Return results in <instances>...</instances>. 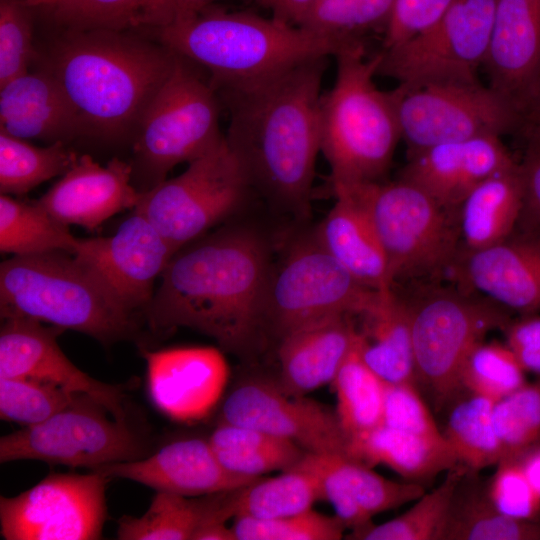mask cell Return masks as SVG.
Here are the masks:
<instances>
[{
	"label": "cell",
	"instance_id": "cell-49",
	"mask_svg": "<svg viewBox=\"0 0 540 540\" xmlns=\"http://www.w3.org/2000/svg\"><path fill=\"white\" fill-rule=\"evenodd\" d=\"M296 466L313 473L319 480L322 499L327 500L335 510V515L346 528L361 529L371 522L369 517L348 493L337 473L331 454L305 453Z\"/></svg>",
	"mask_w": 540,
	"mask_h": 540
},
{
	"label": "cell",
	"instance_id": "cell-42",
	"mask_svg": "<svg viewBox=\"0 0 540 540\" xmlns=\"http://www.w3.org/2000/svg\"><path fill=\"white\" fill-rule=\"evenodd\" d=\"M80 395L41 380L0 377V418L23 427L34 426L70 406Z\"/></svg>",
	"mask_w": 540,
	"mask_h": 540
},
{
	"label": "cell",
	"instance_id": "cell-22",
	"mask_svg": "<svg viewBox=\"0 0 540 540\" xmlns=\"http://www.w3.org/2000/svg\"><path fill=\"white\" fill-rule=\"evenodd\" d=\"M109 478L131 480L156 491L198 497L248 486L261 477L232 473L219 462L208 439L172 441L151 455L101 466Z\"/></svg>",
	"mask_w": 540,
	"mask_h": 540
},
{
	"label": "cell",
	"instance_id": "cell-39",
	"mask_svg": "<svg viewBox=\"0 0 540 540\" xmlns=\"http://www.w3.org/2000/svg\"><path fill=\"white\" fill-rule=\"evenodd\" d=\"M467 467L457 464L447 471L443 482L416 499L403 514L379 525L372 523L353 530L352 539L439 540L454 491Z\"/></svg>",
	"mask_w": 540,
	"mask_h": 540
},
{
	"label": "cell",
	"instance_id": "cell-3",
	"mask_svg": "<svg viewBox=\"0 0 540 540\" xmlns=\"http://www.w3.org/2000/svg\"><path fill=\"white\" fill-rule=\"evenodd\" d=\"M178 55L136 31L61 30L37 60L57 80L85 134L133 135Z\"/></svg>",
	"mask_w": 540,
	"mask_h": 540
},
{
	"label": "cell",
	"instance_id": "cell-54",
	"mask_svg": "<svg viewBox=\"0 0 540 540\" xmlns=\"http://www.w3.org/2000/svg\"><path fill=\"white\" fill-rule=\"evenodd\" d=\"M192 540H236L232 526L226 522H208L200 526Z\"/></svg>",
	"mask_w": 540,
	"mask_h": 540
},
{
	"label": "cell",
	"instance_id": "cell-12",
	"mask_svg": "<svg viewBox=\"0 0 540 540\" xmlns=\"http://www.w3.org/2000/svg\"><path fill=\"white\" fill-rule=\"evenodd\" d=\"M146 455V441L127 418L86 394L44 422L0 438L1 463L40 460L94 470Z\"/></svg>",
	"mask_w": 540,
	"mask_h": 540
},
{
	"label": "cell",
	"instance_id": "cell-35",
	"mask_svg": "<svg viewBox=\"0 0 540 540\" xmlns=\"http://www.w3.org/2000/svg\"><path fill=\"white\" fill-rule=\"evenodd\" d=\"M322 499L319 480L308 470L294 466L282 474L260 478L231 492L233 518L249 516L274 519L307 511Z\"/></svg>",
	"mask_w": 540,
	"mask_h": 540
},
{
	"label": "cell",
	"instance_id": "cell-56",
	"mask_svg": "<svg viewBox=\"0 0 540 540\" xmlns=\"http://www.w3.org/2000/svg\"><path fill=\"white\" fill-rule=\"evenodd\" d=\"M216 1L217 0H174V21L192 17L208 6L213 5Z\"/></svg>",
	"mask_w": 540,
	"mask_h": 540
},
{
	"label": "cell",
	"instance_id": "cell-41",
	"mask_svg": "<svg viewBox=\"0 0 540 540\" xmlns=\"http://www.w3.org/2000/svg\"><path fill=\"white\" fill-rule=\"evenodd\" d=\"M525 372L506 343L483 340L466 356L459 382L462 390L496 402L526 383Z\"/></svg>",
	"mask_w": 540,
	"mask_h": 540
},
{
	"label": "cell",
	"instance_id": "cell-21",
	"mask_svg": "<svg viewBox=\"0 0 540 540\" xmlns=\"http://www.w3.org/2000/svg\"><path fill=\"white\" fill-rule=\"evenodd\" d=\"M493 89L522 114L540 96V0H498L487 55Z\"/></svg>",
	"mask_w": 540,
	"mask_h": 540
},
{
	"label": "cell",
	"instance_id": "cell-18",
	"mask_svg": "<svg viewBox=\"0 0 540 540\" xmlns=\"http://www.w3.org/2000/svg\"><path fill=\"white\" fill-rule=\"evenodd\" d=\"M146 361L147 389L154 406L178 422H195L218 405L229 379V366L218 348H140Z\"/></svg>",
	"mask_w": 540,
	"mask_h": 540
},
{
	"label": "cell",
	"instance_id": "cell-13",
	"mask_svg": "<svg viewBox=\"0 0 540 540\" xmlns=\"http://www.w3.org/2000/svg\"><path fill=\"white\" fill-rule=\"evenodd\" d=\"M498 0H452L422 32L383 49L377 75L400 85L478 82L484 64Z\"/></svg>",
	"mask_w": 540,
	"mask_h": 540
},
{
	"label": "cell",
	"instance_id": "cell-57",
	"mask_svg": "<svg viewBox=\"0 0 540 540\" xmlns=\"http://www.w3.org/2000/svg\"><path fill=\"white\" fill-rule=\"evenodd\" d=\"M23 1L33 10L39 9L41 11H44L48 9L49 7L53 6L55 3H57L60 0H23Z\"/></svg>",
	"mask_w": 540,
	"mask_h": 540
},
{
	"label": "cell",
	"instance_id": "cell-27",
	"mask_svg": "<svg viewBox=\"0 0 540 540\" xmlns=\"http://www.w3.org/2000/svg\"><path fill=\"white\" fill-rule=\"evenodd\" d=\"M336 202L314 235L322 247L361 284L393 287L388 260L367 209L353 191L333 187Z\"/></svg>",
	"mask_w": 540,
	"mask_h": 540
},
{
	"label": "cell",
	"instance_id": "cell-10",
	"mask_svg": "<svg viewBox=\"0 0 540 540\" xmlns=\"http://www.w3.org/2000/svg\"><path fill=\"white\" fill-rule=\"evenodd\" d=\"M379 293L361 284L312 233L295 242L278 266L273 265L262 309V333L278 341L319 319L363 316L374 307Z\"/></svg>",
	"mask_w": 540,
	"mask_h": 540
},
{
	"label": "cell",
	"instance_id": "cell-32",
	"mask_svg": "<svg viewBox=\"0 0 540 540\" xmlns=\"http://www.w3.org/2000/svg\"><path fill=\"white\" fill-rule=\"evenodd\" d=\"M439 540H540V520H520L491 502L478 471L466 468L451 500Z\"/></svg>",
	"mask_w": 540,
	"mask_h": 540
},
{
	"label": "cell",
	"instance_id": "cell-26",
	"mask_svg": "<svg viewBox=\"0 0 540 540\" xmlns=\"http://www.w3.org/2000/svg\"><path fill=\"white\" fill-rule=\"evenodd\" d=\"M349 315H336L299 326L278 340L279 384L306 395L331 383L353 347L358 330Z\"/></svg>",
	"mask_w": 540,
	"mask_h": 540
},
{
	"label": "cell",
	"instance_id": "cell-9",
	"mask_svg": "<svg viewBox=\"0 0 540 540\" xmlns=\"http://www.w3.org/2000/svg\"><path fill=\"white\" fill-rule=\"evenodd\" d=\"M355 193L375 227L393 286L439 282L460 255L457 212L439 205L414 184L394 182L337 185Z\"/></svg>",
	"mask_w": 540,
	"mask_h": 540
},
{
	"label": "cell",
	"instance_id": "cell-48",
	"mask_svg": "<svg viewBox=\"0 0 540 540\" xmlns=\"http://www.w3.org/2000/svg\"><path fill=\"white\" fill-rule=\"evenodd\" d=\"M381 424L426 437L444 438L418 385L412 383L385 382Z\"/></svg>",
	"mask_w": 540,
	"mask_h": 540
},
{
	"label": "cell",
	"instance_id": "cell-5",
	"mask_svg": "<svg viewBox=\"0 0 540 540\" xmlns=\"http://www.w3.org/2000/svg\"><path fill=\"white\" fill-rule=\"evenodd\" d=\"M0 314L73 330L105 346L135 341L141 348L147 327L146 318L126 308L90 268L61 251L1 262Z\"/></svg>",
	"mask_w": 540,
	"mask_h": 540
},
{
	"label": "cell",
	"instance_id": "cell-14",
	"mask_svg": "<svg viewBox=\"0 0 540 540\" xmlns=\"http://www.w3.org/2000/svg\"><path fill=\"white\" fill-rule=\"evenodd\" d=\"M409 156L427 148L510 131L521 113L491 86L437 83L392 90Z\"/></svg>",
	"mask_w": 540,
	"mask_h": 540
},
{
	"label": "cell",
	"instance_id": "cell-33",
	"mask_svg": "<svg viewBox=\"0 0 540 540\" xmlns=\"http://www.w3.org/2000/svg\"><path fill=\"white\" fill-rule=\"evenodd\" d=\"M61 30H159L174 21V0H60L44 10Z\"/></svg>",
	"mask_w": 540,
	"mask_h": 540
},
{
	"label": "cell",
	"instance_id": "cell-23",
	"mask_svg": "<svg viewBox=\"0 0 540 540\" xmlns=\"http://www.w3.org/2000/svg\"><path fill=\"white\" fill-rule=\"evenodd\" d=\"M499 136L444 143L409 156L400 177L457 212L465 197L493 174L517 166Z\"/></svg>",
	"mask_w": 540,
	"mask_h": 540
},
{
	"label": "cell",
	"instance_id": "cell-15",
	"mask_svg": "<svg viewBox=\"0 0 540 540\" xmlns=\"http://www.w3.org/2000/svg\"><path fill=\"white\" fill-rule=\"evenodd\" d=\"M111 478L51 473L13 497H0V533L5 540H95L107 516Z\"/></svg>",
	"mask_w": 540,
	"mask_h": 540
},
{
	"label": "cell",
	"instance_id": "cell-58",
	"mask_svg": "<svg viewBox=\"0 0 540 540\" xmlns=\"http://www.w3.org/2000/svg\"><path fill=\"white\" fill-rule=\"evenodd\" d=\"M530 140L540 143V112L536 113V122Z\"/></svg>",
	"mask_w": 540,
	"mask_h": 540
},
{
	"label": "cell",
	"instance_id": "cell-16",
	"mask_svg": "<svg viewBox=\"0 0 540 540\" xmlns=\"http://www.w3.org/2000/svg\"><path fill=\"white\" fill-rule=\"evenodd\" d=\"M219 421L256 428L307 453L347 455L348 436L336 411L270 380L235 386L222 403Z\"/></svg>",
	"mask_w": 540,
	"mask_h": 540
},
{
	"label": "cell",
	"instance_id": "cell-52",
	"mask_svg": "<svg viewBox=\"0 0 540 540\" xmlns=\"http://www.w3.org/2000/svg\"><path fill=\"white\" fill-rule=\"evenodd\" d=\"M506 345L526 372L540 375V316L520 315L504 327Z\"/></svg>",
	"mask_w": 540,
	"mask_h": 540
},
{
	"label": "cell",
	"instance_id": "cell-17",
	"mask_svg": "<svg viewBox=\"0 0 540 540\" xmlns=\"http://www.w3.org/2000/svg\"><path fill=\"white\" fill-rule=\"evenodd\" d=\"M175 252L156 227L133 209L113 235L78 239L73 255L126 308L146 318L155 280Z\"/></svg>",
	"mask_w": 540,
	"mask_h": 540
},
{
	"label": "cell",
	"instance_id": "cell-29",
	"mask_svg": "<svg viewBox=\"0 0 540 540\" xmlns=\"http://www.w3.org/2000/svg\"><path fill=\"white\" fill-rule=\"evenodd\" d=\"M347 455L369 467L385 465L417 483L459 464L445 438L426 437L384 424L349 436Z\"/></svg>",
	"mask_w": 540,
	"mask_h": 540
},
{
	"label": "cell",
	"instance_id": "cell-11",
	"mask_svg": "<svg viewBox=\"0 0 540 540\" xmlns=\"http://www.w3.org/2000/svg\"><path fill=\"white\" fill-rule=\"evenodd\" d=\"M251 188L225 138L180 175L141 193L140 211L175 251L229 219Z\"/></svg>",
	"mask_w": 540,
	"mask_h": 540
},
{
	"label": "cell",
	"instance_id": "cell-38",
	"mask_svg": "<svg viewBox=\"0 0 540 540\" xmlns=\"http://www.w3.org/2000/svg\"><path fill=\"white\" fill-rule=\"evenodd\" d=\"M78 157L67 143L38 147L0 129V192L25 194L41 183L65 174Z\"/></svg>",
	"mask_w": 540,
	"mask_h": 540
},
{
	"label": "cell",
	"instance_id": "cell-4",
	"mask_svg": "<svg viewBox=\"0 0 540 540\" xmlns=\"http://www.w3.org/2000/svg\"><path fill=\"white\" fill-rule=\"evenodd\" d=\"M155 33L173 52L204 68L217 90L258 84L353 43L214 4Z\"/></svg>",
	"mask_w": 540,
	"mask_h": 540
},
{
	"label": "cell",
	"instance_id": "cell-30",
	"mask_svg": "<svg viewBox=\"0 0 540 540\" xmlns=\"http://www.w3.org/2000/svg\"><path fill=\"white\" fill-rule=\"evenodd\" d=\"M360 349L366 364L387 383L418 385L410 312L405 298L394 288L380 291L365 315Z\"/></svg>",
	"mask_w": 540,
	"mask_h": 540
},
{
	"label": "cell",
	"instance_id": "cell-31",
	"mask_svg": "<svg viewBox=\"0 0 540 540\" xmlns=\"http://www.w3.org/2000/svg\"><path fill=\"white\" fill-rule=\"evenodd\" d=\"M229 492L198 497L156 491L149 508L140 517L122 516L117 521L120 540H192L205 523L232 518Z\"/></svg>",
	"mask_w": 540,
	"mask_h": 540
},
{
	"label": "cell",
	"instance_id": "cell-7",
	"mask_svg": "<svg viewBox=\"0 0 540 540\" xmlns=\"http://www.w3.org/2000/svg\"><path fill=\"white\" fill-rule=\"evenodd\" d=\"M221 106L209 77L178 55L133 136L130 165L132 183L139 192L157 186L175 166L192 162L224 140L219 127Z\"/></svg>",
	"mask_w": 540,
	"mask_h": 540
},
{
	"label": "cell",
	"instance_id": "cell-19",
	"mask_svg": "<svg viewBox=\"0 0 540 540\" xmlns=\"http://www.w3.org/2000/svg\"><path fill=\"white\" fill-rule=\"evenodd\" d=\"M65 330L28 318L3 319L0 330V377H19L59 385L86 394L117 418H127L121 386L99 381L79 369L62 351L57 338Z\"/></svg>",
	"mask_w": 540,
	"mask_h": 540
},
{
	"label": "cell",
	"instance_id": "cell-34",
	"mask_svg": "<svg viewBox=\"0 0 540 540\" xmlns=\"http://www.w3.org/2000/svg\"><path fill=\"white\" fill-rule=\"evenodd\" d=\"M78 239L37 201L28 203L0 196V251L13 256L51 252L73 254Z\"/></svg>",
	"mask_w": 540,
	"mask_h": 540
},
{
	"label": "cell",
	"instance_id": "cell-28",
	"mask_svg": "<svg viewBox=\"0 0 540 540\" xmlns=\"http://www.w3.org/2000/svg\"><path fill=\"white\" fill-rule=\"evenodd\" d=\"M522 207L520 163L482 181L457 210L460 254L488 248L511 236Z\"/></svg>",
	"mask_w": 540,
	"mask_h": 540
},
{
	"label": "cell",
	"instance_id": "cell-51",
	"mask_svg": "<svg viewBox=\"0 0 540 540\" xmlns=\"http://www.w3.org/2000/svg\"><path fill=\"white\" fill-rule=\"evenodd\" d=\"M520 170L523 207L515 230L540 238V143L530 140Z\"/></svg>",
	"mask_w": 540,
	"mask_h": 540
},
{
	"label": "cell",
	"instance_id": "cell-50",
	"mask_svg": "<svg viewBox=\"0 0 540 540\" xmlns=\"http://www.w3.org/2000/svg\"><path fill=\"white\" fill-rule=\"evenodd\" d=\"M452 0H395L383 49L396 46L434 23Z\"/></svg>",
	"mask_w": 540,
	"mask_h": 540
},
{
	"label": "cell",
	"instance_id": "cell-20",
	"mask_svg": "<svg viewBox=\"0 0 540 540\" xmlns=\"http://www.w3.org/2000/svg\"><path fill=\"white\" fill-rule=\"evenodd\" d=\"M458 287L520 315L540 310V238L515 230L504 241L461 253L452 267Z\"/></svg>",
	"mask_w": 540,
	"mask_h": 540
},
{
	"label": "cell",
	"instance_id": "cell-6",
	"mask_svg": "<svg viewBox=\"0 0 540 540\" xmlns=\"http://www.w3.org/2000/svg\"><path fill=\"white\" fill-rule=\"evenodd\" d=\"M334 57L336 78L320 101V152L331 184L380 182L401 139L392 90L374 82L381 53L367 57L363 41H357Z\"/></svg>",
	"mask_w": 540,
	"mask_h": 540
},
{
	"label": "cell",
	"instance_id": "cell-24",
	"mask_svg": "<svg viewBox=\"0 0 540 540\" xmlns=\"http://www.w3.org/2000/svg\"><path fill=\"white\" fill-rule=\"evenodd\" d=\"M140 196L129 163L115 157L101 166L83 154L37 202L64 225L93 230L113 215L133 210Z\"/></svg>",
	"mask_w": 540,
	"mask_h": 540
},
{
	"label": "cell",
	"instance_id": "cell-37",
	"mask_svg": "<svg viewBox=\"0 0 540 540\" xmlns=\"http://www.w3.org/2000/svg\"><path fill=\"white\" fill-rule=\"evenodd\" d=\"M331 384L337 399L335 411L348 437L381 424L385 381L363 360L359 330Z\"/></svg>",
	"mask_w": 540,
	"mask_h": 540
},
{
	"label": "cell",
	"instance_id": "cell-25",
	"mask_svg": "<svg viewBox=\"0 0 540 540\" xmlns=\"http://www.w3.org/2000/svg\"><path fill=\"white\" fill-rule=\"evenodd\" d=\"M0 129L21 139L68 141L85 135L74 108L47 70L26 73L0 87Z\"/></svg>",
	"mask_w": 540,
	"mask_h": 540
},
{
	"label": "cell",
	"instance_id": "cell-43",
	"mask_svg": "<svg viewBox=\"0 0 540 540\" xmlns=\"http://www.w3.org/2000/svg\"><path fill=\"white\" fill-rule=\"evenodd\" d=\"M331 458L348 493L371 518L414 501L425 493L420 483L392 481L347 455L332 454Z\"/></svg>",
	"mask_w": 540,
	"mask_h": 540
},
{
	"label": "cell",
	"instance_id": "cell-53",
	"mask_svg": "<svg viewBox=\"0 0 540 540\" xmlns=\"http://www.w3.org/2000/svg\"><path fill=\"white\" fill-rule=\"evenodd\" d=\"M271 11L272 17L293 26H300L317 0H254Z\"/></svg>",
	"mask_w": 540,
	"mask_h": 540
},
{
	"label": "cell",
	"instance_id": "cell-8",
	"mask_svg": "<svg viewBox=\"0 0 540 540\" xmlns=\"http://www.w3.org/2000/svg\"><path fill=\"white\" fill-rule=\"evenodd\" d=\"M413 285L416 291L404 298L410 312L417 382L440 410L463 391L459 373L468 353L490 331L504 329L511 320L510 311L458 286Z\"/></svg>",
	"mask_w": 540,
	"mask_h": 540
},
{
	"label": "cell",
	"instance_id": "cell-44",
	"mask_svg": "<svg viewBox=\"0 0 540 540\" xmlns=\"http://www.w3.org/2000/svg\"><path fill=\"white\" fill-rule=\"evenodd\" d=\"M493 420L503 457H519L540 445V379L496 401Z\"/></svg>",
	"mask_w": 540,
	"mask_h": 540
},
{
	"label": "cell",
	"instance_id": "cell-46",
	"mask_svg": "<svg viewBox=\"0 0 540 540\" xmlns=\"http://www.w3.org/2000/svg\"><path fill=\"white\" fill-rule=\"evenodd\" d=\"M32 11L23 0H0V87L29 71L38 58Z\"/></svg>",
	"mask_w": 540,
	"mask_h": 540
},
{
	"label": "cell",
	"instance_id": "cell-59",
	"mask_svg": "<svg viewBox=\"0 0 540 540\" xmlns=\"http://www.w3.org/2000/svg\"><path fill=\"white\" fill-rule=\"evenodd\" d=\"M534 109L536 110V113H539L540 112V96L538 98V101L534 107Z\"/></svg>",
	"mask_w": 540,
	"mask_h": 540
},
{
	"label": "cell",
	"instance_id": "cell-55",
	"mask_svg": "<svg viewBox=\"0 0 540 540\" xmlns=\"http://www.w3.org/2000/svg\"><path fill=\"white\" fill-rule=\"evenodd\" d=\"M531 483L540 494V445L518 457Z\"/></svg>",
	"mask_w": 540,
	"mask_h": 540
},
{
	"label": "cell",
	"instance_id": "cell-47",
	"mask_svg": "<svg viewBox=\"0 0 540 540\" xmlns=\"http://www.w3.org/2000/svg\"><path fill=\"white\" fill-rule=\"evenodd\" d=\"M486 480L488 496L503 514L520 520H540V494L518 457L502 458Z\"/></svg>",
	"mask_w": 540,
	"mask_h": 540
},
{
	"label": "cell",
	"instance_id": "cell-36",
	"mask_svg": "<svg viewBox=\"0 0 540 540\" xmlns=\"http://www.w3.org/2000/svg\"><path fill=\"white\" fill-rule=\"evenodd\" d=\"M494 403L468 392L453 404L442 431L458 463L474 471L497 465L503 457L493 420Z\"/></svg>",
	"mask_w": 540,
	"mask_h": 540
},
{
	"label": "cell",
	"instance_id": "cell-45",
	"mask_svg": "<svg viewBox=\"0 0 540 540\" xmlns=\"http://www.w3.org/2000/svg\"><path fill=\"white\" fill-rule=\"evenodd\" d=\"M345 528L336 515H324L312 508L274 519L237 516L232 525L236 540H338L343 538Z\"/></svg>",
	"mask_w": 540,
	"mask_h": 540
},
{
	"label": "cell",
	"instance_id": "cell-1",
	"mask_svg": "<svg viewBox=\"0 0 540 540\" xmlns=\"http://www.w3.org/2000/svg\"><path fill=\"white\" fill-rule=\"evenodd\" d=\"M273 264L256 229L223 226L178 249L146 310L149 332L186 327L225 351L249 354L263 336L262 309Z\"/></svg>",
	"mask_w": 540,
	"mask_h": 540
},
{
	"label": "cell",
	"instance_id": "cell-2",
	"mask_svg": "<svg viewBox=\"0 0 540 540\" xmlns=\"http://www.w3.org/2000/svg\"><path fill=\"white\" fill-rule=\"evenodd\" d=\"M327 58L310 59L255 85L216 89L229 113L225 141L251 190L297 219L310 214Z\"/></svg>",
	"mask_w": 540,
	"mask_h": 540
},
{
	"label": "cell",
	"instance_id": "cell-40",
	"mask_svg": "<svg viewBox=\"0 0 540 540\" xmlns=\"http://www.w3.org/2000/svg\"><path fill=\"white\" fill-rule=\"evenodd\" d=\"M395 0H317L300 27L345 42L389 23Z\"/></svg>",
	"mask_w": 540,
	"mask_h": 540
}]
</instances>
